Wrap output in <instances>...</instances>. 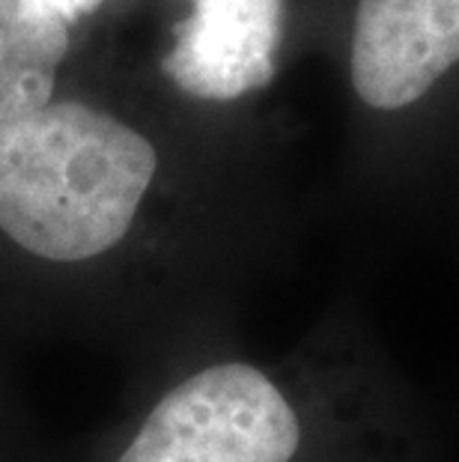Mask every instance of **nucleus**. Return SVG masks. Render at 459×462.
<instances>
[{"label":"nucleus","instance_id":"nucleus-1","mask_svg":"<svg viewBox=\"0 0 459 462\" xmlns=\"http://www.w3.org/2000/svg\"><path fill=\"white\" fill-rule=\"evenodd\" d=\"M159 173L150 137L87 102L0 123V233L54 265L123 245Z\"/></svg>","mask_w":459,"mask_h":462},{"label":"nucleus","instance_id":"nucleus-2","mask_svg":"<svg viewBox=\"0 0 459 462\" xmlns=\"http://www.w3.org/2000/svg\"><path fill=\"white\" fill-rule=\"evenodd\" d=\"M459 66V0H358L349 78L379 114L421 105Z\"/></svg>","mask_w":459,"mask_h":462},{"label":"nucleus","instance_id":"nucleus-3","mask_svg":"<svg viewBox=\"0 0 459 462\" xmlns=\"http://www.w3.org/2000/svg\"><path fill=\"white\" fill-rule=\"evenodd\" d=\"M283 0H194L164 72L203 102H233L275 78Z\"/></svg>","mask_w":459,"mask_h":462},{"label":"nucleus","instance_id":"nucleus-4","mask_svg":"<svg viewBox=\"0 0 459 462\" xmlns=\"http://www.w3.org/2000/svg\"><path fill=\"white\" fill-rule=\"evenodd\" d=\"M69 51V24L45 0H0V123L45 107Z\"/></svg>","mask_w":459,"mask_h":462},{"label":"nucleus","instance_id":"nucleus-5","mask_svg":"<svg viewBox=\"0 0 459 462\" xmlns=\"http://www.w3.org/2000/svg\"><path fill=\"white\" fill-rule=\"evenodd\" d=\"M45 4L51 6L66 24H69V22H78L81 15L93 13V9H99L105 0H45Z\"/></svg>","mask_w":459,"mask_h":462}]
</instances>
